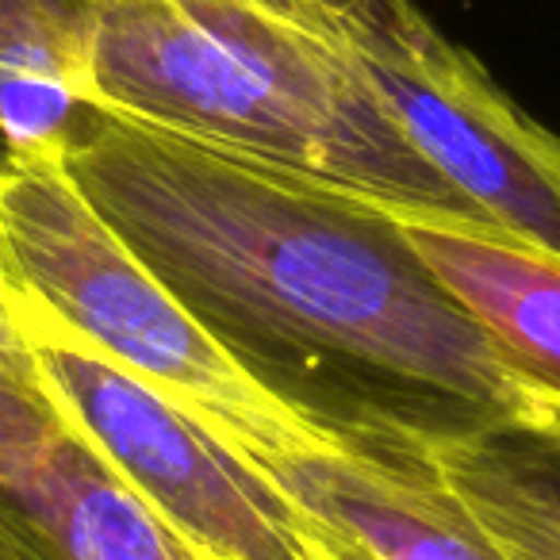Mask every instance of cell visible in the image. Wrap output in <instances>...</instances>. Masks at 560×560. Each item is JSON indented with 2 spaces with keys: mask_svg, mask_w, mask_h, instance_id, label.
Segmentation results:
<instances>
[{
  "mask_svg": "<svg viewBox=\"0 0 560 560\" xmlns=\"http://www.w3.org/2000/svg\"><path fill=\"white\" fill-rule=\"evenodd\" d=\"M165 289L335 438L476 427L560 453V396L419 261L388 203L112 104L62 154Z\"/></svg>",
  "mask_w": 560,
  "mask_h": 560,
  "instance_id": "cell-1",
  "label": "cell"
},
{
  "mask_svg": "<svg viewBox=\"0 0 560 560\" xmlns=\"http://www.w3.org/2000/svg\"><path fill=\"white\" fill-rule=\"evenodd\" d=\"M96 104L399 208L472 215L361 81L335 0H104Z\"/></svg>",
  "mask_w": 560,
  "mask_h": 560,
  "instance_id": "cell-2",
  "label": "cell"
},
{
  "mask_svg": "<svg viewBox=\"0 0 560 560\" xmlns=\"http://www.w3.org/2000/svg\"><path fill=\"white\" fill-rule=\"evenodd\" d=\"M0 254L20 292L254 465L335 450L257 381L81 196L62 158L0 162Z\"/></svg>",
  "mask_w": 560,
  "mask_h": 560,
  "instance_id": "cell-3",
  "label": "cell"
},
{
  "mask_svg": "<svg viewBox=\"0 0 560 560\" xmlns=\"http://www.w3.org/2000/svg\"><path fill=\"white\" fill-rule=\"evenodd\" d=\"M9 307L39 396L188 557L319 560L307 514L254 460L112 365L16 284Z\"/></svg>",
  "mask_w": 560,
  "mask_h": 560,
  "instance_id": "cell-4",
  "label": "cell"
},
{
  "mask_svg": "<svg viewBox=\"0 0 560 560\" xmlns=\"http://www.w3.org/2000/svg\"><path fill=\"white\" fill-rule=\"evenodd\" d=\"M369 93L476 219L560 257V135L415 0H335Z\"/></svg>",
  "mask_w": 560,
  "mask_h": 560,
  "instance_id": "cell-5",
  "label": "cell"
},
{
  "mask_svg": "<svg viewBox=\"0 0 560 560\" xmlns=\"http://www.w3.org/2000/svg\"><path fill=\"white\" fill-rule=\"evenodd\" d=\"M0 495L66 560H196L62 422L32 381L0 373Z\"/></svg>",
  "mask_w": 560,
  "mask_h": 560,
  "instance_id": "cell-6",
  "label": "cell"
},
{
  "mask_svg": "<svg viewBox=\"0 0 560 560\" xmlns=\"http://www.w3.org/2000/svg\"><path fill=\"white\" fill-rule=\"evenodd\" d=\"M257 468L307 518L373 560H506L465 506L404 453L338 442Z\"/></svg>",
  "mask_w": 560,
  "mask_h": 560,
  "instance_id": "cell-7",
  "label": "cell"
},
{
  "mask_svg": "<svg viewBox=\"0 0 560 560\" xmlns=\"http://www.w3.org/2000/svg\"><path fill=\"white\" fill-rule=\"evenodd\" d=\"M388 211L438 284L534 381L560 396V257L476 215L399 203Z\"/></svg>",
  "mask_w": 560,
  "mask_h": 560,
  "instance_id": "cell-8",
  "label": "cell"
},
{
  "mask_svg": "<svg viewBox=\"0 0 560 560\" xmlns=\"http://www.w3.org/2000/svg\"><path fill=\"white\" fill-rule=\"evenodd\" d=\"M350 442L419 460L506 560H560V453L476 427H384Z\"/></svg>",
  "mask_w": 560,
  "mask_h": 560,
  "instance_id": "cell-9",
  "label": "cell"
},
{
  "mask_svg": "<svg viewBox=\"0 0 560 560\" xmlns=\"http://www.w3.org/2000/svg\"><path fill=\"white\" fill-rule=\"evenodd\" d=\"M104 0H0V162L62 158L96 104Z\"/></svg>",
  "mask_w": 560,
  "mask_h": 560,
  "instance_id": "cell-10",
  "label": "cell"
},
{
  "mask_svg": "<svg viewBox=\"0 0 560 560\" xmlns=\"http://www.w3.org/2000/svg\"><path fill=\"white\" fill-rule=\"evenodd\" d=\"M0 560H66V557L20 506H12L9 499L0 495Z\"/></svg>",
  "mask_w": 560,
  "mask_h": 560,
  "instance_id": "cell-11",
  "label": "cell"
},
{
  "mask_svg": "<svg viewBox=\"0 0 560 560\" xmlns=\"http://www.w3.org/2000/svg\"><path fill=\"white\" fill-rule=\"evenodd\" d=\"M9 265H4V254H0V373L16 376V381H32V365H27V350L20 342V330L12 323V307H9Z\"/></svg>",
  "mask_w": 560,
  "mask_h": 560,
  "instance_id": "cell-12",
  "label": "cell"
},
{
  "mask_svg": "<svg viewBox=\"0 0 560 560\" xmlns=\"http://www.w3.org/2000/svg\"><path fill=\"white\" fill-rule=\"evenodd\" d=\"M307 522H312V537H315V549H319V560H373L353 541H346V537H338L335 529L323 526V522H315V518H307Z\"/></svg>",
  "mask_w": 560,
  "mask_h": 560,
  "instance_id": "cell-13",
  "label": "cell"
}]
</instances>
